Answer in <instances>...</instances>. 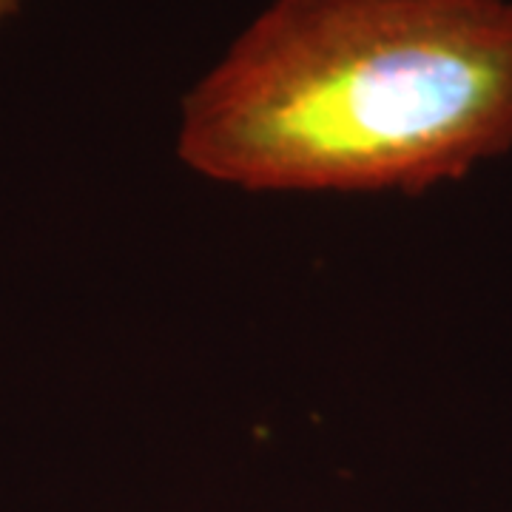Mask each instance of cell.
<instances>
[{
    "label": "cell",
    "instance_id": "6da1fadb",
    "mask_svg": "<svg viewBox=\"0 0 512 512\" xmlns=\"http://www.w3.org/2000/svg\"><path fill=\"white\" fill-rule=\"evenodd\" d=\"M512 151V0H271L183 97L177 157L279 194H424Z\"/></svg>",
    "mask_w": 512,
    "mask_h": 512
},
{
    "label": "cell",
    "instance_id": "7a4b0ae2",
    "mask_svg": "<svg viewBox=\"0 0 512 512\" xmlns=\"http://www.w3.org/2000/svg\"><path fill=\"white\" fill-rule=\"evenodd\" d=\"M20 0H0V26L9 23V20L18 15Z\"/></svg>",
    "mask_w": 512,
    "mask_h": 512
}]
</instances>
